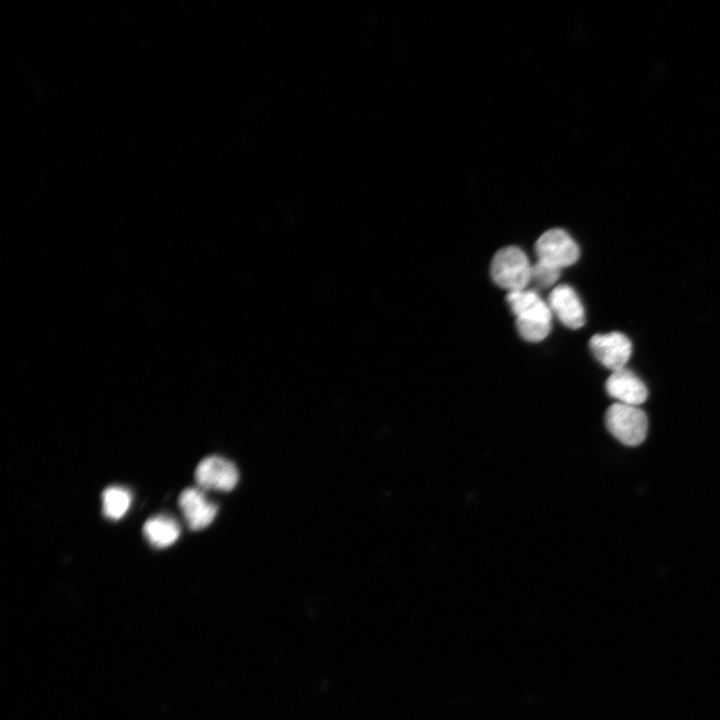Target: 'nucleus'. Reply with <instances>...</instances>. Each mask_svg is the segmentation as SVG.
<instances>
[{"label": "nucleus", "mask_w": 720, "mask_h": 720, "mask_svg": "<svg viewBox=\"0 0 720 720\" xmlns=\"http://www.w3.org/2000/svg\"><path fill=\"white\" fill-rule=\"evenodd\" d=\"M132 501L130 491L120 486H109L102 493L104 515L111 520L122 518Z\"/></svg>", "instance_id": "obj_11"}, {"label": "nucleus", "mask_w": 720, "mask_h": 720, "mask_svg": "<svg viewBox=\"0 0 720 720\" xmlns=\"http://www.w3.org/2000/svg\"><path fill=\"white\" fill-rule=\"evenodd\" d=\"M143 533L152 546L165 548L178 539L180 526L174 518L168 515H157L144 523Z\"/></svg>", "instance_id": "obj_10"}, {"label": "nucleus", "mask_w": 720, "mask_h": 720, "mask_svg": "<svg viewBox=\"0 0 720 720\" xmlns=\"http://www.w3.org/2000/svg\"><path fill=\"white\" fill-rule=\"evenodd\" d=\"M589 347L594 357L612 372L625 368L632 353L631 341L616 331L593 335Z\"/></svg>", "instance_id": "obj_6"}, {"label": "nucleus", "mask_w": 720, "mask_h": 720, "mask_svg": "<svg viewBox=\"0 0 720 720\" xmlns=\"http://www.w3.org/2000/svg\"><path fill=\"white\" fill-rule=\"evenodd\" d=\"M547 303L552 314L566 327L578 329L585 324L584 306L571 286L561 284L553 288Z\"/></svg>", "instance_id": "obj_8"}, {"label": "nucleus", "mask_w": 720, "mask_h": 720, "mask_svg": "<svg viewBox=\"0 0 720 720\" xmlns=\"http://www.w3.org/2000/svg\"><path fill=\"white\" fill-rule=\"evenodd\" d=\"M539 261L562 269L577 262L580 250L573 238L560 228L544 232L535 243Z\"/></svg>", "instance_id": "obj_4"}, {"label": "nucleus", "mask_w": 720, "mask_h": 720, "mask_svg": "<svg viewBox=\"0 0 720 720\" xmlns=\"http://www.w3.org/2000/svg\"><path fill=\"white\" fill-rule=\"evenodd\" d=\"M508 306L514 314L520 336L529 342L546 338L552 328L551 309L534 289H522L507 293Z\"/></svg>", "instance_id": "obj_1"}, {"label": "nucleus", "mask_w": 720, "mask_h": 720, "mask_svg": "<svg viewBox=\"0 0 720 720\" xmlns=\"http://www.w3.org/2000/svg\"><path fill=\"white\" fill-rule=\"evenodd\" d=\"M195 480L201 489L231 491L239 480L237 467L221 456H208L195 469Z\"/></svg>", "instance_id": "obj_5"}, {"label": "nucleus", "mask_w": 720, "mask_h": 720, "mask_svg": "<svg viewBox=\"0 0 720 720\" xmlns=\"http://www.w3.org/2000/svg\"><path fill=\"white\" fill-rule=\"evenodd\" d=\"M531 267L525 252L516 246L498 250L492 258L490 274L493 281L508 292L527 288L531 280Z\"/></svg>", "instance_id": "obj_2"}, {"label": "nucleus", "mask_w": 720, "mask_h": 720, "mask_svg": "<svg viewBox=\"0 0 720 720\" xmlns=\"http://www.w3.org/2000/svg\"><path fill=\"white\" fill-rule=\"evenodd\" d=\"M607 393L619 403L639 406L648 397L644 382L632 371L622 368L613 371L606 384Z\"/></svg>", "instance_id": "obj_9"}, {"label": "nucleus", "mask_w": 720, "mask_h": 720, "mask_svg": "<svg viewBox=\"0 0 720 720\" xmlns=\"http://www.w3.org/2000/svg\"><path fill=\"white\" fill-rule=\"evenodd\" d=\"M179 508L192 530L209 526L217 514V505L207 499L201 488L188 487L178 498Z\"/></svg>", "instance_id": "obj_7"}, {"label": "nucleus", "mask_w": 720, "mask_h": 720, "mask_svg": "<svg viewBox=\"0 0 720 720\" xmlns=\"http://www.w3.org/2000/svg\"><path fill=\"white\" fill-rule=\"evenodd\" d=\"M605 424L608 431L626 446L641 444L647 435V416L639 406L619 402L610 405L605 413Z\"/></svg>", "instance_id": "obj_3"}, {"label": "nucleus", "mask_w": 720, "mask_h": 720, "mask_svg": "<svg viewBox=\"0 0 720 720\" xmlns=\"http://www.w3.org/2000/svg\"><path fill=\"white\" fill-rule=\"evenodd\" d=\"M560 271L557 267L537 260L531 267L530 283L539 288H549L559 279Z\"/></svg>", "instance_id": "obj_12"}]
</instances>
